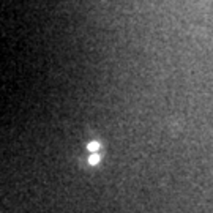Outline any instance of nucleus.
Segmentation results:
<instances>
[{
  "instance_id": "1",
  "label": "nucleus",
  "mask_w": 213,
  "mask_h": 213,
  "mask_svg": "<svg viewBox=\"0 0 213 213\" xmlns=\"http://www.w3.org/2000/svg\"><path fill=\"white\" fill-rule=\"evenodd\" d=\"M98 161H99V155H98L97 152H93L90 155V158H89V163H90V164H97Z\"/></svg>"
},
{
  "instance_id": "2",
  "label": "nucleus",
  "mask_w": 213,
  "mask_h": 213,
  "mask_svg": "<svg viewBox=\"0 0 213 213\" xmlns=\"http://www.w3.org/2000/svg\"><path fill=\"white\" fill-rule=\"evenodd\" d=\"M98 147H99V145H98V142H90V144H89V150H90L92 153H93V152H97Z\"/></svg>"
}]
</instances>
